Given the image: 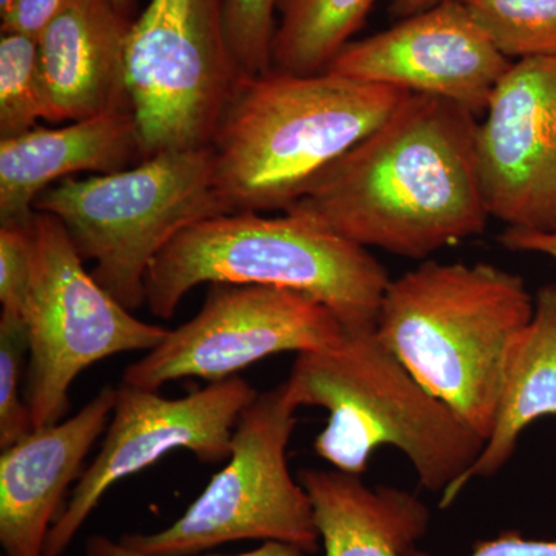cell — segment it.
<instances>
[{
	"instance_id": "1",
	"label": "cell",
	"mask_w": 556,
	"mask_h": 556,
	"mask_svg": "<svg viewBox=\"0 0 556 556\" xmlns=\"http://www.w3.org/2000/svg\"><path fill=\"white\" fill-rule=\"evenodd\" d=\"M478 126L455 102L412 93L285 212L358 247L416 260L479 236L492 217Z\"/></svg>"
},
{
	"instance_id": "2",
	"label": "cell",
	"mask_w": 556,
	"mask_h": 556,
	"mask_svg": "<svg viewBox=\"0 0 556 556\" xmlns=\"http://www.w3.org/2000/svg\"><path fill=\"white\" fill-rule=\"evenodd\" d=\"M409 94L331 72L241 73L211 142L223 199L232 212L287 211Z\"/></svg>"
},
{
	"instance_id": "3",
	"label": "cell",
	"mask_w": 556,
	"mask_h": 556,
	"mask_svg": "<svg viewBox=\"0 0 556 556\" xmlns=\"http://www.w3.org/2000/svg\"><path fill=\"white\" fill-rule=\"evenodd\" d=\"M283 383L295 407L327 409L314 452L345 473L362 477L375 450L394 447L408 457L424 489L444 493L485 445L375 329L345 331L331 345L298 354Z\"/></svg>"
},
{
	"instance_id": "4",
	"label": "cell",
	"mask_w": 556,
	"mask_h": 556,
	"mask_svg": "<svg viewBox=\"0 0 556 556\" xmlns=\"http://www.w3.org/2000/svg\"><path fill=\"white\" fill-rule=\"evenodd\" d=\"M535 300L489 263L426 262L390 280L376 336L424 387L489 439L510 348Z\"/></svg>"
},
{
	"instance_id": "5",
	"label": "cell",
	"mask_w": 556,
	"mask_h": 556,
	"mask_svg": "<svg viewBox=\"0 0 556 556\" xmlns=\"http://www.w3.org/2000/svg\"><path fill=\"white\" fill-rule=\"evenodd\" d=\"M206 283L300 292L354 332L376 328L390 277L367 248L309 219L233 212L189 226L160 252L146 276V303L153 316L170 318Z\"/></svg>"
},
{
	"instance_id": "6",
	"label": "cell",
	"mask_w": 556,
	"mask_h": 556,
	"mask_svg": "<svg viewBox=\"0 0 556 556\" xmlns=\"http://www.w3.org/2000/svg\"><path fill=\"white\" fill-rule=\"evenodd\" d=\"M35 211L60 219L91 276L134 313L146 303L153 260L181 230L233 214L215 177L211 146L172 150L129 169L65 178L43 190Z\"/></svg>"
},
{
	"instance_id": "7",
	"label": "cell",
	"mask_w": 556,
	"mask_h": 556,
	"mask_svg": "<svg viewBox=\"0 0 556 556\" xmlns=\"http://www.w3.org/2000/svg\"><path fill=\"white\" fill-rule=\"evenodd\" d=\"M298 407L285 383L243 409L225 468L166 529L127 533L121 543L149 556H195L237 541H277L316 554L313 504L289 471L287 450Z\"/></svg>"
},
{
	"instance_id": "8",
	"label": "cell",
	"mask_w": 556,
	"mask_h": 556,
	"mask_svg": "<svg viewBox=\"0 0 556 556\" xmlns=\"http://www.w3.org/2000/svg\"><path fill=\"white\" fill-rule=\"evenodd\" d=\"M33 273L27 391L33 427L61 422L73 382L116 354L159 346L169 329L139 320L84 268L64 225L46 212L31 218Z\"/></svg>"
},
{
	"instance_id": "9",
	"label": "cell",
	"mask_w": 556,
	"mask_h": 556,
	"mask_svg": "<svg viewBox=\"0 0 556 556\" xmlns=\"http://www.w3.org/2000/svg\"><path fill=\"white\" fill-rule=\"evenodd\" d=\"M126 75L144 159L211 146L241 75L223 0H150L131 22Z\"/></svg>"
},
{
	"instance_id": "10",
	"label": "cell",
	"mask_w": 556,
	"mask_h": 556,
	"mask_svg": "<svg viewBox=\"0 0 556 556\" xmlns=\"http://www.w3.org/2000/svg\"><path fill=\"white\" fill-rule=\"evenodd\" d=\"M257 394L240 376L179 399L121 383L102 447L51 526L43 556H62L113 485L175 450H188L204 464L228 460L240 415Z\"/></svg>"
},
{
	"instance_id": "11",
	"label": "cell",
	"mask_w": 556,
	"mask_h": 556,
	"mask_svg": "<svg viewBox=\"0 0 556 556\" xmlns=\"http://www.w3.org/2000/svg\"><path fill=\"white\" fill-rule=\"evenodd\" d=\"M343 332L327 306L300 292L212 285L200 313L129 365L123 383L160 391L178 379L217 382L274 354L320 350Z\"/></svg>"
},
{
	"instance_id": "12",
	"label": "cell",
	"mask_w": 556,
	"mask_h": 556,
	"mask_svg": "<svg viewBox=\"0 0 556 556\" xmlns=\"http://www.w3.org/2000/svg\"><path fill=\"white\" fill-rule=\"evenodd\" d=\"M478 126L490 217L507 229L556 230V56L517 61Z\"/></svg>"
},
{
	"instance_id": "13",
	"label": "cell",
	"mask_w": 556,
	"mask_h": 556,
	"mask_svg": "<svg viewBox=\"0 0 556 556\" xmlns=\"http://www.w3.org/2000/svg\"><path fill=\"white\" fill-rule=\"evenodd\" d=\"M511 64L464 3L447 0L348 43L327 72L442 98L482 116Z\"/></svg>"
},
{
	"instance_id": "14",
	"label": "cell",
	"mask_w": 556,
	"mask_h": 556,
	"mask_svg": "<svg viewBox=\"0 0 556 556\" xmlns=\"http://www.w3.org/2000/svg\"><path fill=\"white\" fill-rule=\"evenodd\" d=\"M116 388L104 387L76 415L35 428L0 455V544L7 556H43L65 492L108 430Z\"/></svg>"
},
{
	"instance_id": "15",
	"label": "cell",
	"mask_w": 556,
	"mask_h": 556,
	"mask_svg": "<svg viewBox=\"0 0 556 556\" xmlns=\"http://www.w3.org/2000/svg\"><path fill=\"white\" fill-rule=\"evenodd\" d=\"M131 22L112 0H75L40 33L43 121L75 123L130 109L126 46Z\"/></svg>"
},
{
	"instance_id": "16",
	"label": "cell",
	"mask_w": 556,
	"mask_h": 556,
	"mask_svg": "<svg viewBox=\"0 0 556 556\" xmlns=\"http://www.w3.org/2000/svg\"><path fill=\"white\" fill-rule=\"evenodd\" d=\"M144 160L130 109L0 139V223H25L43 190L80 172L115 174Z\"/></svg>"
},
{
	"instance_id": "17",
	"label": "cell",
	"mask_w": 556,
	"mask_h": 556,
	"mask_svg": "<svg viewBox=\"0 0 556 556\" xmlns=\"http://www.w3.org/2000/svg\"><path fill=\"white\" fill-rule=\"evenodd\" d=\"M299 482L313 504L325 556H408L431 514L407 490L365 485L358 475L306 468Z\"/></svg>"
},
{
	"instance_id": "18",
	"label": "cell",
	"mask_w": 556,
	"mask_h": 556,
	"mask_svg": "<svg viewBox=\"0 0 556 556\" xmlns=\"http://www.w3.org/2000/svg\"><path fill=\"white\" fill-rule=\"evenodd\" d=\"M548 415H556V285L540 289L532 320L510 348L495 420L481 455L442 493L439 507L452 506L473 479L496 475L514 455L522 431Z\"/></svg>"
},
{
	"instance_id": "19",
	"label": "cell",
	"mask_w": 556,
	"mask_h": 556,
	"mask_svg": "<svg viewBox=\"0 0 556 556\" xmlns=\"http://www.w3.org/2000/svg\"><path fill=\"white\" fill-rule=\"evenodd\" d=\"M376 0H280L273 68L292 75L327 72L367 20Z\"/></svg>"
},
{
	"instance_id": "20",
	"label": "cell",
	"mask_w": 556,
	"mask_h": 556,
	"mask_svg": "<svg viewBox=\"0 0 556 556\" xmlns=\"http://www.w3.org/2000/svg\"><path fill=\"white\" fill-rule=\"evenodd\" d=\"M507 60L556 56V0H460Z\"/></svg>"
},
{
	"instance_id": "21",
	"label": "cell",
	"mask_w": 556,
	"mask_h": 556,
	"mask_svg": "<svg viewBox=\"0 0 556 556\" xmlns=\"http://www.w3.org/2000/svg\"><path fill=\"white\" fill-rule=\"evenodd\" d=\"M46 118L38 39L17 31L0 36V139L20 137Z\"/></svg>"
},
{
	"instance_id": "22",
	"label": "cell",
	"mask_w": 556,
	"mask_h": 556,
	"mask_svg": "<svg viewBox=\"0 0 556 556\" xmlns=\"http://www.w3.org/2000/svg\"><path fill=\"white\" fill-rule=\"evenodd\" d=\"M28 328L24 318L0 313V448L35 430L27 401L21 396L28 368Z\"/></svg>"
},
{
	"instance_id": "23",
	"label": "cell",
	"mask_w": 556,
	"mask_h": 556,
	"mask_svg": "<svg viewBox=\"0 0 556 556\" xmlns=\"http://www.w3.org/2000/svg\"><path fill=\"white\" fill-rule=\"evenodd\" d=\"M280 0H223L226 36L243 75L273 70L276 11Z\"/></svg>"
},
{
	"instance_id": "24",
	"label": "cell",
	"mask_w": 556,
	"mask_h": 556,
	"mask_svg": "<svg viewBox=\"0 0 556 556\" xmlns=\"http://www.w3.org/2000/svg\"><path fill=\"white\" fill-rule=\"evenodd\" d=\"M31 218L25 223H0V303H2V314L24 318V320L31 288Z\"/></svg>"
},
{
	"instance_id": "25",
	"label": "cell",
	"mask_w": 556,
	"mask_h": 556,
	"mask_svg": "<svg viewBox=\"0 0 556 556\" xmlns=\"http://www.w3.org/2000/svg\"><path fill=\"white\" fill-rule=\"evenodd\" d=\"M75 0H16L2 20V31H17L38 39L40 33Z\"/></svg>"
},
{
	"instance_id": "26",
	"label": "cell",
	"mask_w": 556,
	"mask_h": 556,
	"mask_svg": "<svg viewBox=\"0 0 556 556\" xmlns=\"http://www.w3.org/2000/svg\"><path fill=\"white\" fill-rule=\"evenodd\" d=\"M408 556H430L412 552ZM468 556H556V541L529 540L517 530H507L492 540L479 541Z\"/></svg>"
},
{
	"instance_id": "27",
	"label": "cell",
	"mask_w": 556,
	"mask_h": 556,
	"mask_svg": "<svg viewBox=\"0 0 556 556\" xmlns=\"http://www.w3.org/2000/svg\"><path fill=\"white\" fill-rule=\"evenodd\" d=\"M302 548L291 546V544L277 543L268 541L254 551L244 552L237 555H211V556H306ZM86 556H149L141 552L134 551L121 543L119 540H112L109 536L94 535L87 540Z\"/></svg>"
},
{
	"instance_id": "28",
	"label": "cell",
	"mask_w": 556,
	"mask_h": 556,
	"mask_svg": "<svg viewBox=\"0 0 556 556\" xmlns=\"http://www.w3.org/2000/svg\"><path fill=\"white\" fill-rule=\"evenodd\" d=\"M501 244L510 251L535 252L556 260L555 232H527V230L506 229L501 236Z\"/></svg>"
},
{
	"instance_id": "29",
	"label": "cell",
	"mask_w": 556,
	"mask_h": 556,
	"mask_svg": "<svg viewBox=\"0 0 556 556\" xmlns=\"http://www.w3.org/2000/svg\"><path fill=\"white\" fill-rule=\"evenodd\" d=\"M442 2H447V0H391L390 13L396 20H404V17L413 16V14L437 7Z\"/></svg>"
},
{
	"instance_id": "30",
	"label": "cell",
	"mask_w": 556,
	"mask_h": 556,
	"mask_svg": "<svg viewBox=\"0 0 556 556\" xmlns=\"http://www.w3.org/2000/svg\"><path fill=\"white\" fill-rule=\"evenodd\" d=\"M113 5L116 7L124 14V16L129 17V20L134 21V13L137 10L138 0H112Z\"/></svg>"
},
{
	"instance_id": "31",
	"label": "cell",
	"mask_w": 556,
	"mask_h": 556,
	"mask_svg": "<svg viewBox=\"0 0 556 556\" xmlns=\"http://www.w3.org/2000/svg\"><path fill=\"white\" fill-rule=\"evenodd\" d=\"M14 3H16V0H0V20H3L10 13Z\"/></svg>"
},
{
	"instance_id": "32",
	"label": "cell",
	"mask_w": 556,
	"mask_h": 556,
	"mask_svg": "<svg viewBox=\"0 0 556 556\" xmlns=\"http://www.w3.org/2000/svg\"><path fill=\"white\" fill-rule=\"evenodd\" d=\"M2 556H7V555H2Z\"/></svg>"
}]
</instances>
